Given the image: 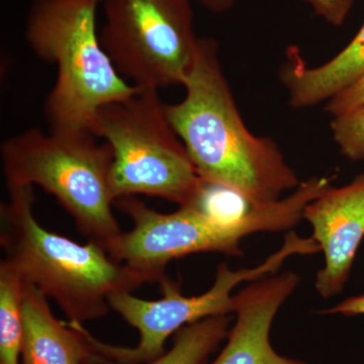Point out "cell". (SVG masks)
<instances>
[{"label":"cell","instance_id":"cell-6","mask_svg":"<svg viewBox=\"0 0 364 364\" xmlns=\"http://www.w3.org/2000/svg\"><path fill=\"white\" fill-rule=\"evenodd\" d=\"M92 133L111 146L109 188L114 202L144 195L179 207L196 202L203 179L165 114L159 90L140 88L100 107Z\"/></svg>","mask_w":364,"mask_h":364},{"label":"cell","instance_id":"cell-10","mask_svg":"<svg viewBox=\"0 0 364 364\" xmlns=\"http://www.w3.org/2000/svg\"><path fill=\"white\" fill-rule=\"evenodd\" d=\"M299 282L296 272L275 273L253 280L237 294L236 322L224 348L210 364H310L280 355L269 340L277 312Z\"/></svg>","mask_w":364,"mask_h":364},{"label":"cell","instance_id":"cell-12","mask_svg":"<svg viewBox=\"0 0 364 364\" xmlns=\"http://www.w3.org/2000/svg\"><path fill=\"white\" fill-rule=\"evenodd\" d=\"M289 91V105L308 109L327 102L342 90L364 77V23L346 47L323 65L311 68L296 48H291L279 72Z\"/></svg>","mask_w":364,"mask_h":364},{"label":"cell","instance_id":"cell-15","mask_svg":"<svg viewBox=\"0 0 364 364\" xmlns=\"http://www.w3.org/2000/svg\"><path fill=\"white\" fill-rule=\"evenodd\" d=\"M330 129L342 156L351 162L364 159V107L344 116L333 117Z\"/></svg>","mask_w":364,"mask_h":364},{"label":"cell","instance_id":"cell-7","mask_svg":"<svg viewBox=\"0 0 364 364\" xmlns=\"http://www.w3.org/2000/svg\"><path fill=\"white\" fill-rule=\"evenodd\" d=\"M320 247L312 237L303 238L289 232L282 247L253 268L232 270L221 263L215 272L214 284L208 291L196 296L181 294V286L167 277L160 282L163 298L158 301L139 299L129 291L109 296V305L122 318L138 330L140 339L134 347L105 343L92 336L85 325L78 327L85 335L92 353L93 364H145L166 352L165 343L181 328L214 316L235 313L236 299L232 291L244 282L262 279L279 272L287 258L294 255L318 253Z\"/></svg>","mask_w":364,"mask_h":364},{"label":"cell","instance_id":"cell-5","mask_svg":"<svg viewBox=\"0 0 364 364\" xmlns=\"http://www.w3.org/2000/svg\"><path fill=\"white\" fill-rule=\"evenodd\" d=\"M6 181L38 186L56 198L88 242L105 249L122 234L109 188L114 154L90 131L28 129L0 150Z\"/></svg>","mask_w":364,"mask_h":364},{"label":"cell","instance_id":"cell-11","mask_svg":"<svg viewBox=\"0 0 364 364\" xmlns=\"http://www.w3.org/2000/svg\"><path fill=\"white\" fill-rule=\"evenodd\" d=\"M21 364H93L77 323L55 318L47 296L25 282Z\"/></svg>","mask_w":364,"mask_h":364},{"label":"cell","instance_id":"cell-18","mask_svg":"<svg viewBox=\"0 0 364 364\" xmlns=\"http://www.w3.org/2000/svg\"><path fill=\"white\" fill-rule=\"evenodd\" d=\"M320 314L322 315H341L344 317L364 316V294L347 298L331 308L321 311Z\"/></svg>","mask_w":364,"mask_h":364},{"label":"cell","instance_id":"cell-16","mask_svg":"<svg viewBox=\"0 0 364 364\" xmlns=\"http://www.w3.org/2000/svg\"><path fill=\"white\" fill-rule=\"evenodd\" d=\"M361 107H364V77L328 100L325 112L332 117H337Z\"/></svg>","mask_w":364,"mask_h":364},{"label":"cell","instance_id":"cell-2","mask_svg":"<svg viewBox=\"0 0 364 364\" xmlns=\"http://www.w3.org/2000/svg\"><path fill=\"white\" fill-rule=\"evenodd\" d=\"M1 203L0 245L25 282L56 301L70 322L85 324L109 313V296L149 280L112 257L104 248L48 231L33 215V186L6 182Z\"/></svg>","mask_w":364,"mask_h":364},{"label":"cell","instance_id":"cell-3","mask_svg":"<svg viewBox=\"0 0 364 364\" xmlns=\"http://www.w3.org/2000/svg\"><path fill=\"white\" fill-rule=\"evenodd\" d=\"M104 0H33L26 40L38 58L56 67L46 98L50 131H90L100 107L138 90L122 77L107 56L97 28Z\"/></svg>","mask_w":364,"mask_h":364},{"label":"cell","instance_id":"cell-13","mask_svg":"<svg viewBox=\"0 0 364 364\" xmlns=\"http://www.w3.org/2000/svg\"><path fill=\"white\" fill-rule=\"evenodd\" d=\"M230 321L228 315L214 316L181 328L171 348L145 364H205L227 339Z\"/></svg>","mask_w":364,"mask_h":364},{"label":"cell","instance_id":"cell-14","mask_svg":"<svg viewBox=\"0 0 364 364\" xmlns=\"http://www.w3.org/2000/svg\"><path fill=\"white\" fill-rule=\"evenodd\" d=\"M25 280L6 261L0 262V364H21Z\"/></svg>","mask_w":364,"mask_h":364},{"label":"cell","instance_id":"cell-1","mask_svg":"<svg viewBox=\"0 0 364 364\" xmlns=\"http://www.w3.org/2000/svg\"><path fill=\"white\" fill-rule=\"evenodd\" d=\"M186 97L165 114L203 181L256 202L279 200L299 184L279 145L253 135L237 109L219 58V46L200 38L183 83Z\"/></svg>","mask_w":364,"mask_h":364},{"label":"cell","instance_id":"cell-19","mask_svg":"<svg viewBox=\"0 0 364 364\" xmlns=\"http://www.w3.org/2000/svg\"><path fill=\"white\" fill-rule=\"evenodd\" d=\"M208 11L214 14H224L230 11L238 0H198Z\"/></svg>","mask_w":364,"mask_h":364},{"label":"cell","instance_id":"cell-9","mask_svg":"<svg viewBox=\"0 0 364 364\" xmlns=\"http://www.w3.org/2000/svg\"><path fill=\"white\" fill-rule=\"evenodd\" d=\"M303 220L312 227V238L324 253L316 291L324 299L338 296L350 277L364 238V173L346 186L326 189L306 205Z\"/></svg>","mask_w":364,"mask_h":364},{"label":"cell","instance_id":"cell-4","mask_svg":"<svg viewBox=\"0 0 364 364\" xmlns=\"http://www.w3.org/2000/svg\"><path fill=\"white\" fill-rule=\"evenodd\" d=\"M324 189V182L311 177L301 181L291 195L261 203L252 214L239 221L221 219L193 205L161 214L136 196L119 198L114 205L131 218L134 228L122 232L107 253L142 273L149 282H160L166 277L165 267L170 261L203 252L241 256V241L249 235L291 230L303 220L306 205Z\"/></svg>","mask_w":364,"mask_h":364},{"label":"cell","instance_id":"cell-8","mask_svg":"<svg viewBox=\"0 0 364 364\" xmlns=\"http://www.w3.org/2000/svg\"><path fill=\"white\" fill-rule=\"evenodd\" d=\"M102 48L117 73L140 88L183 85L200 38L191 0H104Z\"/></svg>","mask_w":364,"mask_h":364},{"label":"cell","instance_id":"cell-17","mask_svg":"<svg viewBox=\"0 0 364 364\" xmlns=\"http://www.w3.org/2000/svg\"><path fill=\"white\" fill-rule=\"evenodd\" d=\"M312 6L315 14L334 26H341L346 20L354 0H304Z\"/></svg>","mask_w":364,"mask_h":364}]
</instances>
